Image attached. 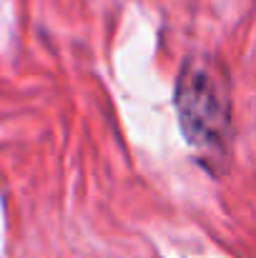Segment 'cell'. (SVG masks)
<instances>
[{
    "mask_svg": "<svg viewBox=\"0 0 256 258\" xmlns=\"http://www.w3.org/2000/svg\"><path fill=\"white\" fill-rule=\"evenodd\" d=\"M181 131L188 146L216 171L226 161L231 141L229 78L216 58H188L176 76L173 95Z\"/></svg>",
    "mask_w": 256,
    "mask_h": 258,
    "instance_id": "obj_1",
    "label": "cell"
}]
</instances>
